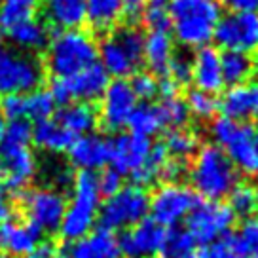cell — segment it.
Here are the masks:
<instances>
[{"instance_id": "38", "label": "cell", "mask_w": 258, "mask_h": 258, "mask_svg": "<svg viewBox=\"0 0 258 258\" xmlns=\"http://www.w3.org/2000/svg\"><path fill=\"white\" fill-rule=\"evenodd\" d=\"M186 108L188 112H192L196 118L200 120H209L215 116V112L218 110V99L211 93L194 89L188 93V101H186Z\"/></svg>"}, {"instance_id": "34", "label": "cell", "mask_w": 258, "mask_h": 258, "mask_svg": "<svg viewBox=\"0 0 258 258\" xmlns=\"http://www.w3.org/2000/svg\"><path fill=\"white\" fill-rule=\"evenodd\" d=\"M232 239L243 258H258V217L245 218Z\"/></svg>"}, {"instance_id": "41", "label": "cell", "mask_w": 258, "mask_h": 258, "mask_svg": "<svg viewBox=\"0 0 258 258\" xmlns=\"http://www.w3.org/2000/svg\"><path fill=\"white\" fill-rule=\"evenodd\" d=\"M200 258H243L237 247L234 245L232 237H222L218 241L205 245L200 252Z\"/></svg>"}, {"instance_id": "5", "label": "cell", "mask_w": 258, "mask_h": 258, "mask_svg": "<svg viewBox=\"0 0 258 258\" xmlns=\"http://www.w3.org/2000/svg\"><path fill=\"white\" fill-rule=\"evenodd\" d=\"M101 209V192L95 173L80 171L73 178V198L67 203L63 220L59 226L61 237L76 241L89 234L95 226Z\"/></svg>"}, {"instance_id": "27", "label": "cell", "mask_w": 258, "mask_h": 258, "mask_svg": "<svg viewBox=\"0 0 258 258\" xmlns=\"http://www.w3.org/2000/svg\"><path fill=\"white\" fill-rule=\"evenodd\" d=\"M46 16L59 29H78L86 21V0H40Z\"/></svg>"}, {"instance_id": "45", "label": "cell", "mask_w": 258, "mask_h": 258, "mask_svg": "<svg viewBox=\"0 0 258 258\" xmlns=\"http://www.w3.org/2000/svg\"><path fill=\"white\" fill-rule=\"evenodd\" d=\"M226 4L235 14H256L258 12V0H226Z\"/></svg>"}, {"instance_id": "21", "label": "cell", "mask_w": 258, "mask_h": 258, "mask_svg": "<svg viewBox=\"0 0 258 258\" xmlns=\"http://www.w3.org/2000/svg\"><path fill=\"white\" fill-rule=\"evenodd\" d=\"M40 243V232L27 220H6L0 224V252L14 258L27 256Z\"/></svg>"}, {"instance_id": "10", "label": "cell", "mask_w": 258, "mask_h": 258, "mask_svg": "<svg viewBox=\"0 0 258 258\" xmlns=\"http://www.w3.org/2000/svg\"><path fill=\"white\" fill-rule=\"evenodd\" d=\"M150 154H152L150 139L135 135V133L118 135L110 141V158H108V161L112 163L110 169L120 173L121 177L123 175L131 177L137 186L152 182L150 169H148Z\"/></svg>"}, {"instance_id": "24", "label": "cell", "mask_w": 258, "mask_h": 258, "mask_svg": "<svg viewBox=\"0 0 258 258\" xmlns=\"http://www.w3.org/2000/svg\"><path fill=\"white\" fill-rule=\"evenodd\" d=\"M175 57L173 36L169 31H150L145 36L143 46V61L154 74H167L171 59Z\"/></svg>"}, {"instance_id": "3", "label": "cell", "mask_w": 258, "mask_h": 258, "mask_svg": "<svg viewBox=\"0 0 258 258\" xmlns=\"http://www.w3.org/2000/svg\"><path fill=\"white\" fill-rule=\"evenodd\" d=\"M97 44L89 32L82 29H61L48 40L49 73L55 78H71L97 63Z\"/></svg>"}, {"instance_id": "16", "label": "cell", "mask_w": 258, "mask_h": 258, "mask_svg": "<svg viewBox=\"0 0 258 258\" xmlns=\"http://www.w3.org/2000/svg\"><path fill=\"white\" fill-rule=\"evenodd\" d=\"M167 239V230L154 222L152 218H145L133 228L125 230L120 239L121 254L127 258H154L163 252Z\"/></svg>"}, {"instance_id": "42", "label": "cell", "mask_w": 258, "mask_h": 258, "mask_svg": "<svg viewBox=\"0 0 258 258\" xmlns=\"http://www.w3.org/2000/svg\"><path fill=\"white\" fill-rule=\"evenodd\" d=\"M167 73L169 74H165V76H169L177 86H186L192 80V61L184 55H175L171 59Z\"/></svg>"}, {"instance_id": "12", "label": "cell", "mask_w": 258, "mask_h": 258, "mask_svg": "<svg viewBox=\"0 0 258 258\" xmlns=\"http://www.w3.org/2000/svg\"><path fill=\"white\" fill-rule=\"evenodd\" d=\"M198 202L200 200L192 188L180 182H163L150 196L148 213L154 222L163 228H175L188 218Z\"/></svg>"}, {"instance_id": "25", "label": "cell", "mask_w": 258, "mask_h": 258, "mask_svg": "<svg viewBox=\"0 0 258 258\" xmlns=\"http://www.w3.org/2000/svg\"><path fill=\"white\" fill-rule=\"evenodd\" d=\"M55 121L74 139L93 133L97 125V112L89 103H69L57 112Z\"/></svg>"}, {"instance_id": "18", "label": "cell", "mask_w": 258, "mask_h": 258, "mask_svg": "<svg viewBox=\"0 0 258 258\" xmlns=\"http://www.w3.org/2000/svg\"><path fill=\"white\" fill-rule=\"evenodd\" d=\"M0 110L4 118L8 116L12 120H48L55 110V101L48 89H34L25 95L4 97Z\"/></svg>"}, {"instance_id": "2", "label": "cell", "mask_w": 258, "mask_h": 258, "mask_svg": "<svg viewBox=\"0 0 258 258\" xmlns=\"http://www.w3.org/2000/svg\"><path fill=\"white\" fill-rule=\"evenodd\" d=\"M32 125L27 120H12L4 127L0 139V160L4 165V177L14 194L23 188L38 173V161L31 150Z\"/></svg>"}, {"instance_id": "20", "label": "cell", "mask_w": 258, "mask_h": 258, "mask_svg": "<svg viewBox=\"0 0 258 258\" xmlns=\"http://www.w3.org/2000/svg\"><path fill=\"white\" fill-rule=\"evenodd\" d=\"M218 108L224 112V118L228 120L247 123V120L258 116V86L250 82L232 86L226 89L222 101H218Z\"/></svg>"}, {"instance_id": "22", "label": "cell", "mask_w": 258, "mask_h": 258, "mask_svg": "<svg viewBox=\"0 0 258 258\" xmlns=\"http://www.w3.org/2000/svg\"><path fill=\"white\" fill-rule=\"evenodd\" d=\"M192 80L196 89L217 95L224 88L222 69H220V53L211 46L200 48L192 59Z\"/></svg>"}, {"instance_id": "49", "label": "cell", "mask_w": 258, "mask_h": 258, "mask_svg": "<svg viewBox=\"0 0 258 258\" xmlns=\"http://www.w3.org/2000/svg\"><path fill=\"white\" fill-rule=\"evenodd\" d=\"M4 127H6V118H4V114H2V110H0V139H2Z\"/></svg>"}, {"instance_id": "32", "label": "cell", "mask_w": 258, "mask_h": 258, "mask_svg": "<svg viewBox=\"0 0 258 258\" xmlns=\"http://www.w3.org/2000/svg\"><path fill=\"white\" fill-rule=\"evenodd\" d=\"M127 125H129V129H131V133L141 135V137H146V139H150L152 135L160 133L161 129H165L163 127V121H161L158 106L148 105V103L137 105V108L133 110L131 118H129Z\"/></svg>"}, {"instance_id": "31", "label": "cell", "mask_w": 258, "mask_h": 258, "mask_svg": "<svg viewBox=\"0 0 258 258\" xmlns=\"http://www.w3.org/2000/svg\"><path fill=\"white\" fill-rule=\"evenodd\" d=\"M161 146L165 148V152H167L171 160L186 161L190 156H194L200 150V139L190 129L177 127L167 131L165 141H163Z\"/></svg>"}, {"instance_id": "23", "label": "cell", "mask_w": 258, "mask_h": 258, "mask_svg": "<svg viewBox=\"0 0 258 258\" xmlns=\"http://www.w3.org/2000/svg\"><path fill=\"white\" fill-rule=\"evenodd\" d=\"M120 241L114 232L97 228L84 237L73 241L69 249V258H120Z\"/></svg>"}, {"instance_id": "52", "label": "cell", "mask_w": 258, "mask_h": 258, "mask_svg": "<svg viewBox=\"0 0 258 258\" xmlns=\"http://www.w3.org/2000/svg\"><path fill=\"white\" fill-rule=\"evenodd\" d=\"M254 194H256V200H258V175H256V182H254Z\"/></svg>"}, {"instance_id": "44", "label": "cell", "mask_w": 258, "mask_h": 258, "mask_svg": "<svg viewBox=\"0 0 258 258\" xmlns=\"http://www.w3.org/2000/svg\"><path fill=\"white\" fill-rule=\"evenodd\" d=\"M146 0H123V8H121V16H125L127 19H139L143 17L145 12Z\"/></svg>"}, {"instance_id": "47", "label": "cell", "mask_w": 258, "mask_h": 258, "mask_svg": "<svg viewBox=\"0 0 258 258\" xmlns=\"http://www.w3.org/2000/svg\"><path fill=\"white\" fill-rule=\"evenodd\" d=\"M158 86H160V95L163 97V99H171V97H177L178 86L173 80H171L169 76H163V78H161V82H158Z\"/></svg>"}, {"instance_id": "55", "label": "cell", "mask_w": 258, "mask_h": 258, "mask_svg": "<svg viewBox=\"0 0 258 258\" xmlns=\"http://www.w3.org/2000/svg\"><path fill=\"white\" fill-rule=\"evenodd\" d=\"M154 258H158V256H154Z\"/></svg>"}, {"instance_id": "9", "label": "cell", "mask_w": 258, "mask_h": 258, "mask_svg": "<svg viewBox=\"0 0 258 258\" xmlns=\"http://www.w3.org/2000/svg\"><path fill=\"white\" fill-rule=\"evenodd\" d=\"M150 209V196L143 186L127 184L106 198L99 209L101 228L105 230H129L141 220H145Z\"/></svg>"}, {"instance_id": "15", "label": "cell", "mask_w": 258, "mask_h": 258, "mask_svg": "<svg viewBox=\"0 0 258 258\" xmlns=\"http://www.w3.org/2000/svg\"><path fill=\"white\" fill-rule=\"evenodd\" d=\"M213 40L226 51H249L258 46V14H228L220 17Z\"/></svg>"}, {"instance_id": "8", "label": "cell", "mask_w": 258, "mask_h": 258, "mask_svg": "<svg viewBox=\"0 0 258 258\" xmlns=\"http://www.w3.org/2000/svg\"><path fill=\"white\" fill-rule=\"evenodd\" d=\"M42 80L44 67L32 53L0 46V97L31 93Z\"/></svg>"}, {"instance_id": "13", "label": "cell", "mask_w": 258, "mask_h": 258, "mask_svg": "<svg viewBox=\"0 0 258 258\" xmlns=\"http://www.w3.org/2000/svg\"><path fill=\"white\" fill-rule=\"evenodd\" d=\"M108 86V74L99 63L74 74L71 78H53L51 89H48L55 105L69 103H91L105 93Z\"/></svg>"}, {"instance_id": "19", "label": "cell", "mask_w": 258, "mask_h": 258, "mask_svg": "<svg viewBox=\"0 0 258 258\" xmlns=\"http://www.w3.org/2000/svg\"><path fill=\"white\" fill-rule=\"evenodd\" d=\"M69 158L76 169L93 173L95 169H101L108 163L110 141L101 135H95V133L74 139L69 148Z\"/></svg>"}, {"instance_id": "43", "label": "cell", "mask_w": 258, "mask_h": 258, "mask_svg": "<svg viewBox=\"0 0 258 258\" xmlns=\"http://www.w3.org/2000/svg\"><path fill=\"white\" fill-rule=\"evenodd\" d=\"M97 182H99V192H101V196L110 198V196H114L123 186V177H121L120 173H116L114 169H106L103 175L97 177Z\"/></svg>"}, {"instance_id": "26", "label": "cell", "mask_w": 258, "mask_h": 258, "mask_svg": "<svg viewBox=\"0 0 258 258\" xmlns=\"http://www.w3.org/2000/svg\"><path fill=\"white\" fill-rule=\"evenodd\" d=\"M8 38L10 42L21 51H34V49L44 48L49 40V32L46 29V25L42 23L38 17H32L27 21L14 25L12 29H8Z\"/></svg>"}, {"instance_id": "39", "label": "cell", "mask_w": 258, "mask_h": 258, "mask_svg": "<svg viewBox=\"0 0 258 258\" xmlns=\"http://www.w3.org/2000/svg\"><path fill=\"white\" fill-rule=\"evenodd\" d=\"M194 241L190 235L186 234V230H171L167 232L165 247L163 252L169 258H192Z\"/></svg>"}, {"instance_id": "40", "label": "cell", "mask_w": 258, "mask_h": 258, "mask_svg": "<svg viewBox=\"0 0 258 258\" xmlns=\"http://www.w3.org/2000/svg\"><path fill=\"white\" fill-rule=\"evenodd\" d=\"M131 91L137 99H143V101H150L156 95H160V86H158V80L156 76L150 73H137L131 76Z\"/></svg>"}, {"instance_id": "53", "label": "cell", "mask_w": 258, "mask_h": 258, "mask_svg": "<svg viewBox=\"0 0 258 258\" xmlns=\"http://www.w3.org/2000/svg\"><path fill=\"white\" fill-rule=\"evenodd\" d=\"M53 258H69V256H67V254H59V252H57V254Z\"/></svg>"}, {"instance_id": "35", "label": "cell", "mask_w": 258, "mask_h": 258, "mask_svg": "<svg viewBox=\"0 0 258 258\" xmlns=\"http://www.w3.org/2000/svg\"><path fill=\"white\" fill-rule=\"evenodd\" d=\"M156 106L160 110L163 127H184V123L188 121V116H190L184 101H180L178 97H171V99H161V103H158Z\"/></svg>"}, {"instance_id": "6", "label": "cell", "mask_w": 258, "mask_h": 258, "mask_svg": "<svg viewBox=\"0 0 258 258\" xmlns=\"http://www.w3.org/2000/svg\"><path fill=\"white\" fill-rule=\"evenodd\" d=\"M143 46L145 34L137 27L114 29L97 48L101 67L108 76H116L118 80L133 76L139 73V67L143 63Z\"/></svg>"}, {"instance_id": "48", "label": "cell", "mask_w": 258, "mask_h": 258, "mask_svg": "<svg viewBox=\"0 0 258 258\" xmlns=\"http://www.w3.org/2000/svg\"><path fill=\"white\" fill-rule=\"evenodd\" d=\"M10 215H12V203H10L8 196L0 190V224L10 220Z\"/></svg>"}, {"instance_id": "46", "label": "cell", "mask_w": 258, "mask_h": 258, "mask_svg": "<svg viewBox=\"0 0 258 258\" xmlns=\"http://www.w3.org/2000/svg\"><path fill=\"white\" fill-rule=\"evenodd\" d=\"M57 254L55 245L51 241H40L25 258H53Z\"/></svg>"}, {"instance_id": "37", "label": "cell", "mask_w": 258, "mask_h": 258, "mask_svg": "<svg viewBox=\"0 0 258 258\" xmlns=\"http://www.w3.org/2000/svg\"><path fill=\"white\" fill-rule=\"evenodd\" d=\"M169 2L171 0H146L145 4V23L150 31H169Z\"/></svg>"}, {"instance_id": "54", "label": "cell", "mask_w": 258, "mask_h": 258, "mask_svg": "<svg viewBox=\"0 0 258 258\" xmlns=\"http://www.w3.org/2000/svg\"><path fill=\"white\" fill-rule=\"evenodd\" d=\"M0 258H14V256H8V254H2V252H0Z\"/></svg>"}, {"instance_id": "28", "label": "cell", "mask_w": 258, "mask_h": 258, "mask_svg": "<svg viewBox=\"0 0 258 258\" xmlns=\"http://www.w3.org/2000/svg\"><path fill=\"white\" fill-rule=\"evenodd\" d=\"M32 141L46 152L59 154L71 148L74 137L71 133H67L55 120L48 118V120L36 121V125L32 127Z\"/></svg>"}, {"instance_id": "17", "label": "cell", "mask_w": 258, "mask_h": 258, "mask_svg": "<svg viewBox=\"0 0 258 258\" xmlns=\"http://www.w3.org/2000/svg\"><path fill=\"white\" fill-rule=\"evenodd\" d=\"M137 108V97L133 95L129 82H108L101 95V123L108 131H120L127 125L133 110Z\"/></svg>"}, {"instance_id": "30", "label": "cell", "mask_w": 258, "mask_h": 258, "mask_svg": "<svg viewBox=\"0 0 258 258\" xmlns=\"http://www.w3.org/2000/svg\"><path fill=\"white\" fill-rule=\"evenodd\" d=\"M123 0H86V19L97 31H108L120 21Z\"/></svg>"}, {"instance_id": "14", "label": "cell", "mask_w": 258, "mask_h": 258, "mask_svg": "<svg viewBox=\"0 0 258 258\" xmlns=\"http://www.w3.org/2000/svg\"><path fill=\"white\" fill-rule=\"evenodd\" d=\"M21 209L27 222L38 232H55L61 226L67 202L57 188H32L21 194Z\"/></svg>"}, {"instance_id": "36", "label": "cell", "mask_w": 258, "mask_h": 258, "mask_svg": "<svg viewBox=\"0 0 258 258\" xmlns=\"http://www.w3.org/2000/svg\"><path fill=\"white\" fill-rule=\"evenodd\" d=\"M228 198H230V205L228 207L232 209L234 215H239V217H252V213L258 207L254 188L249 184H235L234 190L228 194Z\"/></svg>"}, {"instance_id": "51", "label": "cell", "mask_w": 258, "mask_h": 258, "mask_svg": "<svg viewBox=\"0 0 258 258\" xmlns=\"http://www.w3.org/2000/svg\"><path fill=\"white\" fill-rule=\"evenodd\" d=\"M252 133H254V139H256V143H258V116H256V127H254Z\"/></svg>"}, {"instance_id": "1", "label": "cell", "mask_w": 258, "mask_h": 258, "mask_svg": "<svg viewBox=\"0 0 258 258\" xmlns=\"http://www.w3.org/2000/svg\"><path fill=\"white\" fill-rule=\"evenodd\" d=\"M222 17L220 0H171L169 23L180 46L205 48Z\"/></svg>"}, {"instance_id": "29", "label": "cell", "mask_w": 258, "mask_h": 258, "mask_svg": "<svg viewBox=\"0 0 258 258\" xmlns=\"http://www.w3.org/2000/svg\"><path fill=\"white\" fill-rule=\"evenodd\" d=\"M220 69H222V80L224 84L232 86H239L249 82L252 76V69H254V61L245 51H237V49H230L220 53Z\"/></svg>"}, {"instance_id": "7", "label": "cell", "mask_w": 258, "mask_h": 258, "mask_svg": "<svg viewBox=\"0 0 258 258\" xmlns=\"http://www.w3.org/2000/svg\"><path fill=\"white\" fill-rule=\"evenodd\" d=\"M211 135L235 171L245 175H258V143L247 123L218 118L211 125Z\"/></svg>"}, {"instance_id": "4", "label": "cell", "mask_w": 258, "mask_h": 258, "mask_svg": "<svg viewBox=\"0 0 258 258\" xmlns=\"http://www.w3.org/2000/svg\"><path fill=\"white\" fill-rule=\"evenodd\" d=\"M194 192L207 202H220L237 184V171L226 154L215 145H205L196 152L190 167Z\"/></svg>"}, {"instance_id": "11", "label": "cell", "mask_w": 258, "mask_h": 258, "mask_svg": "<svg viewBox=\"0 0 258 258\" xmlns=\"http://www.w3.org/2000/svg\"><path fill=\"white\" fill-rule=\"evenodd\" d=\"M235 222L232 209L220 202H198L186 218V234L194 245H211L222 239Z\"/></svg>"}, {"instance_id": "50", "label": "cell", "mask_w": 258, "mask_h": 258, "mask_svg": "<svg viewBox=\"0 0 258 258\" xmlns=\"http://www.w3.org/2000/svg\"><path fill=\"white\" fill-rule=\"evenodd\" d=\"M2 178H4V165H2V160H0V182H2Z\"/></svg>"}, {"instance_id": "33", "label": "cell", "mask_w": 258, "mask_h": 258, "mask_svg": "<svg viewBox=\"0 0 258 258\" xmlns=\"http://www.w3.org/2000/svg\"><path fill=\"white\" fill-rule=\"evenodd\" d=\"M40 0H0V29L8 31L14 25L36 17Z\"/></svg>"}]
</instances>
